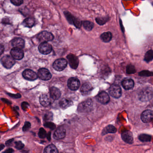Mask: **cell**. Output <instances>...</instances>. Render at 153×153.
Segmentation results:
<instances>
[{
	"instance_id": "obj_11",
	"label": "cell",
	"mask_w": 153,
	"mask_h": 153,
	"mask_svg": "<svg viewBox=\"0 0 153 153\" xmlns=\"http://www.w3.org/2000/svg\"><path fill=\"white\" fill-rule=\"evenodd\" d=\"M23 76L25 79L30 81L35 80L37 79L38 76L35 72L29 69H27L24 70L23 73Z\"/></svg>"
},
{
	"instance_id": "obj_5",
	"label": "cell",
	"mask_w": 153,
	"mask_h": 153,
	"mask_svg": "<svg viewBox=\"0 0 153 153\" xmlns=\"http://www.w3.org/2000/svg\"><path fill=\"white\" fill-rule=\"evenodd\" d=\"M109 94L114 98H119L122 95L121 88L116 84H113L110 86L109 90Z\"/></svg>"
},
{
	"instance_id": "obj_22",
	"label": "cell",
	"mask_w": 153,
	"mask_h": 153,
	"mask_svg": "<svg viewBox=\"0 0 153 153\" xmlns=\"http://www.w3.org/2000/svg\"><path fill=\"white\" fill-rule=\"evenodd\" d=\"M73 105V102L71 100L67 98H63L59 101V106L63 109H65Z\"/></svg>"
},
{
	"instance_id": "obj_44",
	"label": "cell",
	"mask_w": 153,
	"mask_h": 153,
	"mask_svg": "<svg viewBox=\"0 0 153 153\" xmlns=\"http://www.w3.org/2000/svg\"><path fill=\"white\" fill-rule=\"evenodd\" d=\"M4 51V47L3 45L0 44V56L2 55V54H3V52Z\"/></svg>"
},
{
	"instance_id": "obj_12",
	"label": "cell",
	"mask_w": 153,
	"mask_h": 153,
	"mask_svg": "<svg viewBox=\"0 0 153 153\" xmlns=\"http://www.w3.org/2000/svg\"><path fill=\"white\" fill-rule=\"evenodd\" d=\"M64 14L66 16V18H67V19H68L70 23L74 25L76 28H80L81 24V22L80 21H79V19L75 18L73 16H72L68 11L65 12Z\"/></svg>"
},
{
	"instance_id": "obj_29",
	"label": "cell",
	"mask_w": 153,
	"mask_h": 153,
	"mask_svg": "<svg viewBox=\"0 0 153 153\" xmlns=\"http://www.w3.org/2000/svg\"><path fill=\"white\" fill-rule=\"evenodd\" d=\"M139 139L142 142H150L151 140V136L145 134H142L140 135Z\"/></svg>"
},
{
	"instance_id": "obj_31",
	"label": "cell",
	"mask_w": 153,
	"mask_h": 153,
	"mask_svg": "<svg viewBox=\"0 0 153 153\" xmlns=\"http://www.w3.org/2000/svg\"><path fill=\"white\" fill-rule=\"evenodd\" d=\"M126 72H127V73L129 74H132L135 73V72H136V70L134 66L132 65H128L126 68Z\"/></svg>"
},
{
	"instance_id": "obj_14",
	"label": "cell",
	"mask_w": 153,
	"mask_h": 153,
	"mask_svg": "<svg viewBox=\"0 0 153 153\" xmlns=\"http://www.w3.org/2000/svg\"><path fill=\"white\" fill-rule=\"evenodd\" d=\"M97 100L103 104H106L110 101V97L108 94L104 91L100 92L96 96Z\"/></svg>"
},
{
	"instance_id": "obj_25",
	"label": "cell",
	"mask_w": 153,
	"mask_h": 153,
	"mask_svg": "<svg viewBox=\"0 0 153 153\" xmlns=\"http://www.w3.org/2000/svg\"><path fill=\"white\" fill-rule=\"evenodd\" d=\"M112 35L111 33L110 32H104L101 34V38L103 42L106 43L109 42L111 40Z\"/></svg>"
},
{
	"instance_id": "obj_43",
	"label": "cell",
	"mask_w": 153,
	"mask_h": 153,
	"mask_svg": "<svg viewBox=\"0 0 153 153\" xmlns=\"http://www.w3.org/2000/svg\"><path fill=\"white\" fill-rule=\"evenodd\" d=\"M14 151V150L13 149L8 148L3 152V153H13Z\"/></svg>"
},
{
	"instance_id": "obj_39",
	"label": "cell",
	"mask_w": 153,
	"mask_h": 153,
	"mask_svg": "<svg viewBox=\"0 0 153 153\" xmlns=\"http://www.w3.org/2000/svg\"><path fill=\"white\" fill-rule=\"evenodd\" d=\"M11 2L14 5H16V6H18L21 5L23 3V1L22 0H11Z\"/></svg>"
},
{
	"instance_id": "obj_10",
	"label": "cell",
	"mask_w": 153,
	"mask_h": 153,
	"mask_svg": "<svg viewBox=\"0 0 153 153\" xmlns=\"http://www.w3.org/2000/svg\"><path fill=\"white\" fill-rule=\"evenodd\" d=\"M38 49L41 54H48L52 51V47L47 42H43L39 45Z\"/></svg>"
},
{
	"instance_id": "obj_23",
	"label": "cell",
	"mask_w": 153,
	"mask_h": 153,
	"mask_svg": "<svg viewBox=\"0 0 153 153\" xmlns=\"http://www.w3.org/2000/svg\"><path fill=\"white\" fill-rule=\"evenodd\" d=\"M39 101L42 106L46 107L50 104V100L49 97L46 94H42L40 97Z\"/></svg>"
},
{
	"instance_id": "obj_27",
	"label": "cell",
	"mask_w": 153,
	"mask_h": 153,
	"mask_svg": "<svg viewBox=\"0 0 153 153\" xmlns=\"http://www.w3.org/2000/svg\"><path fill=\"white\" fill-rule=\"evenodd\" d=\"M34 23L35 21L33 18H27L23 21V24L26 27L31 28L34 25Z\"/></svg>"
},
{
	"instance_id": "obj_45",
	"label": "cell",
	"mask_w": 153,
	"mask_h": 153,
	"mask_svg": "<svg viewBox=\"0 0 153 153\" xmlns=\"http://www.w3.org/2000/svg\"><path fill=\"white\" fill-rule=\"evenodd\" d=\"M46 136H47V138L48 139L49 141H50L51 139V132H49V133H48L47 135H46Z\"/></svg>"
},
{
	"instance_id": "obj_6",
	"label": "cell",
	"mask_w": 153,
	"mask_h": 153,
	"mask_svg": "<svg viewBox=\"0 0 153 153\" xmlns=\"http://www.w3.org/2000/svg\"><path fill=\"white\" fill-rule=\"evenodd\" d=\"M54 38L53 35L51 32L47 31L42 32L37 35V38L40 42H42V43L52 40Z\"/></svg>"
},
{
	"instance_id": "obj_7",
	"label": "cell",
	"mask_w": 153,
	"mask_h": 153,
	"mask_svg": "<svg viewBox=\"0 0 153 153\" xmlns=\"http://www.w3.org/2000/svg\"><path fill=\"white\" fill-rule=\"evenodd\" d=\"M80 83L77 78L72 77L69 79L68 82V86L70 90L75 91L80 87Z\"/></svg>"
},
{
	"instance_id": "obj_21",
	"label": "cell",
	"mask_w": 153,
	"mask_h": 153,
	"mask_svg": "<svg viewBox=\"0 0 153 153\" xmlns=\"http://www.w3.org/2000/svg\"><path fill=\"white\" fill-rule=\"evenodd\" d=\"M92 85L89 83H84L81 87L80 91L82 94L84 95H88L93 90Z\"/></svg>"
},
{
	"instance_id": "obj_38",
	"label": "cell",
	"mask_w": 153,
	"mask_h": 153,
	"mask_svg": "<svg viewBox=\"0 0 153 153\" xmlns=\"http://www.w3.org/2000/svg\"><path fill=\"white\" fill-rule=\"evenodd\" d=\"M31 124L29 122H25L23 128V132H27L31 128Z\"/></svg>"
},
{
	"instance_id": "obj_36",
	"label": "cell",
	"mask_w": 153,
	"mask_h": 153,
	"mask_svg": "<svg viewBox=\"0 0 153 153\" xmlns=\"http://www.w3.org/2000/svg\"><path fill=\"white\" fill-rule=\"evenodd\" d=\"M24 147V145L21 141H17L15 142V148L18 150H21Z\"/></svg>"
},
{
	"instance_id": "obj_9",
	"label": "cell",
	"mask_w": 153,
	"mask_h": 153,
	"mask_svg": "<svg viewBox=\"0 0 153 153\" xmlns=\"http://www.w3.org/2000/svg\"><path fill=\"white\" fill-rule=\"evenodd\" d=\"M153 117V111L150 110H145L141 115V119L144 123H149L151 122Z\"/></svg>"
},
{
	"instance_id": "obj_3",
	"label": "cell",
	"mask_w": 153,
	"mask_h": 153,
	"mask_svg": "<svg viewBox=\"0 0 153 153\" xmlns=\"http://www.w3.org/2000/svg\"><path fill=\"white\" fill-rule=\"evenodd\" d=\"M2 65L7 69L12 68L16 63V61L12 57L9 55H5L1 60Z\"/></svg>"
},
{
	"instance_id": "obj_16",
	"label": "cell",
	"mask_w": 153,
	"mask_h": 153,
	"mask_svg": "<svg viewBox=\"0 0 153 153\" xmlns=\"http://www.w3.org/2000/svg\"><path fill=\"white\" fill-rule=\"evenodd\" d=\"M121 137L123 141L128 144H132L133 142V135L131 132L129 131H124L122 133Z\"/></svg>"
},
{
	"instance_id": "obj_2",
	"label": "cell",
	"mask_w": 153,
	"mask_h": 153,
	"mask_svg": "<svg viewBox=\"0 0 153 153\" xmlns=\"http://www.w3.org/2000/svg\"><path fill=\"white\" fill-rule=\"evenodd\" d=\"M153 97V91L150 88H146L141 91L139 94V99L142 101H147Z\"/></svg>"
},
{
	"instance_id": "obj_33",
	"label": "cell",
	"mask_w": 153,
	"mask_h": 153,
	"mask_svg": "<svg viewBox=\"0 0 153 153\" xmlns=\"http://www.w3.org/2000/svg\"><path fill=\"white\" fill-rule=\"evenodd\" d=\"M107 19L108 18H107L106 17H105V18H96V21L98 24L103 25L106 23V22H107V21H108Z\"/></svg>"
},
{
	"instance_id": "obj_32",
	"label": "cell",
	"mask_w": 153,
	"mask_h": 153,
	"mask_svg": "<svg viewBox=\"0 0 153 153\" xmlns=\"http://www.w3.org/2000/svg\"><path fill=\"white\" fill-rule=\"evenodd\" d=\"M53 114L51 112H48L44 115L43 119L44 121H49L53 119Z\"/></svg>"
},
{
	"instance_id": "obj_26",
	"label": "cell",
	"mask_w": 153,
	"mask_h": 153,
	"mask_svg": "<svg viewBox=\"0 0 153 153\" xmlns=\"http://www.w3.org/2000/svg\"><path fill=\"white\" fill-rule=\"evenodd\" d=\"M117 129L114 126L109 125L107 126L103 131V135H105L108 133H114L116 132Z\"/></svg>"
},
{
	"instance_id": "obj_46",
	"label": "cell",
	"mask_w": 153,
	"mask_h": 153,
	"mask_svg": "<svg viewBox=\"0 0 153 153\" xmlns=\"http://www.w3.org/2000/svg\"><path fill=\"white\" fill-rule=\"evenodd\" d=\"M2 100L4 103H7V104H11V101H8V100H7L5 99H2Z\"/></svg>"
},
{
	"instance_id": "obj_35",
	"label": "cell",
	"mask_w": 153,
	"mask_h": 153,
	"mask_svg": "<svg viewBox=\"0 0 153 153\" xmlns=\"http://www.w3.org/2000/svg\"><path fill=\"white\" fill-rule=\"evenodd\" d=\"M46 135H47V133H46V131L42 128H40L39 129V131L38 132L39 137L40 138L43 139L46 137Z\"/></svg>"
},
{
	"instance_id": "obj_28",
	"label": "cell",
	"mask_w": 153,
	"mask_h": 153,
	"mask_svg": "<svg viewBox=\"0 0 153 153\" xmlns=\"http://www.w3.org/2000/svg\"><path fill=\"white\" fill-rule=\"evenodd\" d=\"M82 23H83V26L84 29L86 30L87 31H91L94 28V24L91 22L85 21L83 22Z\"/></svg>"
},
{
	"instance_id": "obj_15",
	"label": "cell",
	"mask_w": 153,
	"mask_h": 153,
	"mask_svg": "<svg viewBox=\"0 0 153 153\" xmlns=\"http://www.w3.org/2000/svg\"><path fill=\"white\" fill-rule=\"evenodd\" d=\"M67 58L69 61V65L72 69H76L79 65V59L78 58L72 54H70L67 56Z\"/></svg>"
},
{
	"instance_id": "obj_37",
	"label": "cell",
	"mask_w": 153,
	"mask_h": 153,
	"mask_svg": "<svg viewBox=\"0 0 153 153\" xmlns=\"http://www.w3.org/2000/svg\"><path fill=\"white\" fill-rule=\"evenodd\" d=\"M139 75L142 76H150L153 75V73L148 70H143L140 72Z\"/></svg>"
},
{
	"instance_id": "obj_47",
	"label": "cell",
	"mask_w": 153,
	"mask_h": 153,
	"mask_svg": "<svg viewBox=\"0 0 153 153\" xmlns=\"http://www.w3.org/2000/svg\"><path fill=\"white\" fill-rule=\"evenodd\" d=\"M4 148H5V145H3V144L0 145V151L2 150Z\"/></svg>"
},
{
	"instance_id": "obj_17",
	"label": "cell",
	"mask_w": 153,
	"mask_h": 153,
	"mask_svg": "<svg viewBox=\"0 0 153 153\" xmlns=\"http://www.w3.org/2000/svg\"><path fill=\"white\" fill-rule=\"evenodd\" d=\"M66 130L63 128H59L55 131L54 134V139L56 140L62 139L66 136Z\"/></svg>"
},
{
	"instance_id": "obj_48",
	"label": "cell",
	"mask_w": 153,
	"mask_h": 153,
	"mask_svg": "<svg viewBox=\"0 0 153 153\" xmlns=\"http://www.w3.org/2000/svg\"><path fill=\"white\" fill-rule=\"evenodd\" d=\"M0 138H1V136H0Z\"/></svg>"
},
{
	"instance_id": "obj_19",
	"label": "cell",
	"mask_w": 153,
	"mask_h": 153,
	"mask_svg": "<svg viewBox=\"0 0 153 153\" xmlns=\"http://www.w3.org/2000/svg\"><path fill=\"white\" fill-rule=\"evenodd\" d=\"M122 85L125 90H129L133 88L134 82L132 79H125L122 82Z\"/></svg>"
},
{
	"instance_id": "obj_30",
	"label": "cell",
	"mask_w": 153,
	"mask_h": 153,
	"mask_svg": "<svg viewBox=\"0 0 153 153\" xmlns=\"http://www.w3.org/2000/svg\"><path fill=\"white\" fill-rule=\"evenodd\" d=\"M153 52L152 50H149L148 52L145 54L144 60L146 62H149L151 61L153 59Z\"/></svg>"
},
{
	"instance_id": "obj_8",
	"label": "cell",
	"mask_w": 153,
	"mask_h": 153,
	"mask_svg": "<svg viewBox=\"0 0 153 153\" xmlns=\"http://www.w3.org/2000/svg\"><path fill=\"white\" fill-rule=\"evenodd\" d=\"M37 76H38L41 80H48L52 77L51 74L49 72V70L44 68L39 70Z\"/></svg>"
},
{
	"instance_id": "obj_40",
	"label": "cell",
	"mask_w": 153,
	"mask_h": 153,
	"mask_svg": "<svg viewBox=\"0 0 153 153\" xmlns=\"http://www.w3.org/2000/svg\"><path fill=\"white\" fill-rule=\"evenodd\" d=\"M29 106V104L27 102H23L21 104L22 108L23 110H27L28 109V106Z\"/></svg>"
},
{
	"instance_id": "obj_13",
	"label": "cell",
	"mask_w": 153,
	"mask_h": 153,
	"mask_svg": "<svg viewBox=\"0 0 153 153\" xmlns=\"http://www.w3.org/2000/svg\"><path fill=\"white\" fill-rule=\"evenodd\" d=\"M11 57L14 59L16 60H21L24 56V52L21 49L14 48L11 51Z\"/></svg>"
},
{
	"instance_id": "obj_42",
	"label": "cell",
	"mask_w": 153,
	"mask_h": 153,
	"mask_svg": "<svg viewBox=\"0 0 153 153\" xmlns=\"http://www.w3.org/2000/svg\"><path fill=\"white\" fill-rule=\"evenodd\" d=\"M14 138H13V139H11L9 140L8 141H6V146H10L11 145V144H12V143L13 142V141H14Z\"/></svg>"
},
{
	"instance_id": "obj_34",
	"label": "cell",
	"mask_w": 153,
	"mask_h": 153,
	"mask_svg": "<svg viewBox=\"0 0 153 153\" xmlns=\"http://www.w3.org/2000/svg\"><path fill=\"white\" fill-rule=\"evenodd\" d=\"M44 126L45 127L50 129L51 130H54L56 128L55 124L51 122H46L44 123Z\"/></svg>"
},
{
	"instance_id": "obj_4",
	"label": "cell",
	"mask_w": 153,
	"mask_h": 153,
	"mask_svg": "<svg viewBox=\"0 0 153 153\" xmlns=\"http://www.w3.org/2000/svg\"><path fill=\"white\" fill-rule=\"evenodd\" d=\"M68 62L64 58H60L56 60L53 65V68L55 70L61 72L63 70L67 67Z\"/></svg>"
},
{
	"instance_id": "obj_1",
	"label": "cell",
	"mask_w": 153,
	"mask_h": 153,
	"mask_svg": "<svg viewBox=\"0 0 153 153\" xmlns=\"http://www.w3.org/2000/svg\"><path fill=\"white\" fill-rule=\"evenodd\" d=\"M93 106V102L90 99L86 100L80 103L78 106L77 110L80 112H88L92 110Z\"/></svg>"
},
{
	"instance_id": "obj_18",
	"label": "cell",
	"mask_w": 153,
	"mask_h": 153,
	"mask_svg": "<svg viewBox=\"0 0 153 153\" xmlns=\"http://www.w3.org/2000/svg\"><path fill=\"white\" fill-rule=\"evenodd\" d=\"M11 44L14 48L22 49L24 46V40L21 38H16L12 40Z\"/></svg>"
},
{
	"instance_id": "obj_20",
	"label": "cell",
	"mask_w": 153,
	"mask_h": 153,
	"mask_svg": "<svg viewBox=\"0 0 153 153\" xmlns=\"http://www.w3.org/2000/svg\"><path fill=\"white\" fill-rule=\"evenodd\" d=\"M50 95L53 99L56 100L60 98L61 94L59 89L54 87H52L50 89Z\"/></svg>"
},
{
	"instance_id": "obj_24",
	"label": "cell",
	"mask_w": 153,
	"mask_h": 153,
	"mask_svg": "<svg viewBox=\"0 0 153 153\" xmlns=\"http://www.w3.org/2000/svg\"><path fill=\"white\" fill-rule=\"evenodd\" d=\"M44 153H58V150L53 144H51L44 149Z\"/></svg>"
},
{
	"instance_id": "obj_41",
	"label": "cell",
	"mask_w": 153,
	"mask_h": 153,
	"mask_svg": "<svg viewBox=\"0 0 153 153\" xmlns=\"http://www.w3.org/2000/svg\"><path fill=\"white\" fill-rule=\"evenodd\" d=\"M8 95L9 96L12 97V98H21V95L19 94H8Z\"/></svg>"
}]
</instances>
